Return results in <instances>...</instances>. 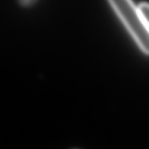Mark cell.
<instances>
[{"label": "cell", "instance_id": "1", "mask_svg": "<svg viewBox=\"0 0 149 149\" xmlns=\"http://www.w3.org/2000/svg\"><path fill=\"white\" fill-rule=\"evenodd\" d=\"M115 12L144 52L149 55V29L132 0H109Z\"/></svg>", "mask_w": 149, "mask_h": 149}, {"label": "cell", "instance_id": "2", "mask_svg": "<svg viewBox=\"0 0 149 149\" xmlns=\"http://www.w3.org/2000/svg\"><path fill=\"white\" fill-rule=\"evenodd\" d=\"M138 8H139L149 29V4L146 2L141 3L138 6Z\"/></svg>", "mask_w": 149, "mask_h": 149}, {"label": "cell", "instance_id": "3", "mask_svg": "<svg viewBox=\"0 0 149 149\" xmlns=\"http://www.w3.org/2000/svg\"><path fill=\"white\" fill-rule=\"evenodd\" d=\"M38 0H17L19 4L23 7H30L33 5Z\"/></svg>", "mask_w": 149, "mask_h": 149}]
</instances>
